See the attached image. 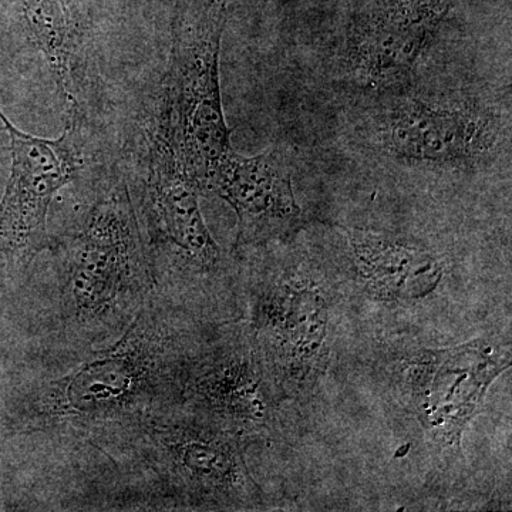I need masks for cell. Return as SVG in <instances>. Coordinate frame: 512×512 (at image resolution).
I'll list each match as a JSON object with an SVG mask.
<instances>
[{"label": "cell", "instance_id": "8", "mask_svg": "<svg viewBox=\"0 0 512 512\" xmlns=\"http://www.w3.org/2000/svg\"><path fill=\"white\" fill-rule=\"evenodd\" d=\"M148 170L151 195L168 237L198 264L214 265L220 249L202 220L198 202L201 188L157 133L150 148Z\"/></svg>", "mask_w": 512, "mask_h": 512}, {"label": "cell", "instance_id": "11", "mask_svg": "<svg viewBox=\"0 0 512 512\" xmlns=\"http://www.w3.org/2000/svg\"><path fill=\"white\" fill-rule=\"evenodd\" d=\"M198 380L202 402L212 412L252 424H266L274 416L279 396L256 352L220 357Z\"/></svg>", "mask_w": 512, "mask_h": 512}, {"label": "cell", "instance_id": "10", "mask_svg": "<svg viewBox=\"0 0 512 512\" xmlns=\"http://www.w3.org/2000/svg\"><path fill=\"white\" fill-rule=\"evenodd\" d=\"M30 39L45 56L67 119H80L79 70L83 66L82 16L74 0H20Z\"/></svg>", "mask_w": 512, "mask_h": 512}, {"label": "cell", "instance_id": "4", "mask_svg": "<svg viewBox=\"0 0 512 512\" xmlns=\"http://www.w3.org/2000/svg\"><path fill=\"white\" fill-rule=\"evenodd\" d=\"M8 133L12 167L0 201V254L26 259L49 244L46 218L56 192L73 181L82 168L79 119L67 120L56 140L19 130L0 110Z\"/></svg>", "mask_w": 512, "mask_h": 512}, {"label": "cell", "instance_id": "2", "mask_svg": "<svg viewBox=\"0 0 512 512\" xmlns=\"http://www.w3.org/2000/svg\"><path fill=\"white\" fill-rule=\"evenodd\" d=\"M333 309L325 275L311 262L286 266L265 286L256 302L255 352L278 396L302 399L325 375Z\"/></svg>", "mask_w": 512, "mask_h": 512}, {"label": "cell", "instance_id": "9", "mask_svg": "<svg viewBox=\"0 0 512 512\" xmlns=\"http://www.w3.org/2000/svg\"><path fill=\"white\" fill-rule=\"evenodd\" d=\"M348 237L357 275L377 298H416L440 281L439 261L426 249L363 229H350Z\"/></svg>", "mask_w": 512, "mask_h": 512}, {"label": "cell", "instance_id": "3", "mask_svg": "<svg viewBox=\"0 0 512 512\" xmlns=\"http://www.w3.org/2000/svg\"><path fill=\"white\" fill-rule=\"evenodd\" d=\"M508 366V349L477 340L457 348L410 352L397 360L393 382L400 400L451 458L460 456L464 429L480 413L488 386Z\"/></svg>", "mask_w": 512, "mask_h": 512}, {"label": "cell", "instance_id": "7", "mask_svg": "<svg viewBox=\"0 0 512 512\" xmlns=\"http://www.w3.org/2000/svg\"><path fill=\"white\" fill-rule=\"evenodd\" d=\"M383 146L407 163L470 164L494 147V124L483 113L404 100L383 121Z\"/></svg>", "mask_w": 512, "mask_h": 512}, {"label": "cell", "instance_id": "6", "mask_svg": "<svg viewBox=\"0 0 512 512\" xmlns=\"http://www.w3.org/2000/svg\"><path fill=\"white\" fill-rule=\"evenodd\" d=\"M202 190L220 195L237 212L241 244L285 237L301 221L291 170L278 148L254 157L229 150L212 168Z\"/></svg>", "mask_w": 512, "mask_h": 512}, {"label": "cell", "instance_id": "5", "mask_svg": "<svg viewBox=\"0 0 512 512\" xmlns=\"http://www.w3.org/2000/svg\"><path fill=\"white\" fill-rule=\"evenodd\" d=\"M448 10V0H390L357 23L346 69L367 89H390L412 74Z\"/></svg>", "mask_w": 512, "mask_h": 512}, {"label": "cell", "instance_id": "1", "mask_svg": "<svg viewBox=\"0 0 512 512\" xmlns=\"http://www.w3.org/2000/svg\"><path fill=\"white\" fill-rule=\"evenodd\" d=\"M225 18V0H178L156 128L201 191L232 150L220 84Z\"/></svg>", "mask_w": 512, "mask_h": 512}]
</instances>
